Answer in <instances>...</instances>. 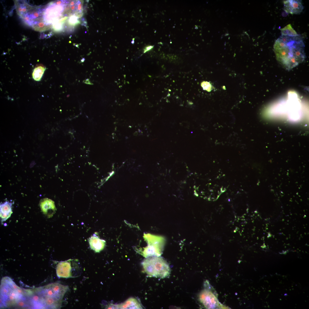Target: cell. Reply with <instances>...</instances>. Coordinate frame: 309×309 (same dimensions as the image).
I'll use <instances>...</instances> for the list:
<instances>
[{
  "instance_id": "5",
  "label": "cell",
  "mask_w": 309,
  "mask_h": 309,
  "mask_svg": "<svg viewBox=\"0 0 309 309\" xmlns=\"http://www.w3.org/2000/svg\"><path fill=\"white\" fill-rule=\"evenodd\" d=\"M81 272V265L77 259L59 262L56 265V274L59 278H76L80 276Z\"/></svg>"
},
{
  "instance_id": "6",
  "label": "cell",
  "mask_w": 309,
  "mask_h": 309,
  "mask_svg": "<svg viewBox=\"0 0 309 309\" xmlns=\"http://www.w3.org/2000/svg\"><path fill=\"white\" fill-rule=\"evenodd\" d=\"M284 9L286 13L297 14L302 11L304 7L300 0H287L284 1Z\"/></svg>"
},
{
  "instance_id": "2",
  "label": "cell",
  "mask_w": 309,
  "mask_h": 309,
  "mask_svg": "<svg viewBox=\"0 0 309 309\" xmlns=\"http://www.w3.org/2000/svg\"><path fill=\"white\" fill-rule=\"evenodd\" d=\"M68 289V286L54 283L29 289L28 305L33 308H59Z\"/></svg>"
},
{
  "instance_id": "1",
  "label": "cell",
  "mask_w": 309,
  "mask_h": 309,
  "mask_svg": "<svg viewBox=\"0 0 309 309\" xmlns=\"http://www.w3.org/2000/svg\"><path fill=\"white\" fill-rule=\"evenodd\" d=\"M304 44L300 35H281L275 41L274 51L276 59L283 67L290 70L305 60Z\"/></svg>"
},
{
  "instance_id": "11",
  "label": "cell",
  "mask_w": 309,
  "mask_h": 309,
  "mask_svg": "<svg viewBox=\"0 0 309 309\" xmlns=\"http://www.w3.org/2000/svg\"><path fill=\"white\" fill-rule=\"evenodd\" d=\"M46 69V67L42 64L37 65L32 73V76L33 79L37 81H40Z\"/></svg>"
},
{
  "instance_id": "13",
  "label": "cell",
  "mask_w": 309,
  "mask_h": 309,
  "mask_svg": "<svg viewBox=\"0 0 309 309\" xmlns=\"http://www.w3.org/2000/svg\"><path fill=\"white\" fill-rule=\"evenodd\" d=\"M201 85L204 90L208 92L211 91L213 89L212 86L209 82L203 81L201 83Z\"/></svg>"
},
{
  "instance_id": "15",
  "label": "cell",
  "mask_w": 309,
  "mask_h": 309,
  "mask_svg": "<svg viewBox=\"0 0 309 309\" xmlns=\"http://www.w3.org/2000/svg\"><path fill=\"white\" fill-rule=\"evenodd\" d=\"M83 82L85 84H88L93 85V83L91 82V81H90V80L89 79H87L85 80H84L83 81Z\"/></svg>"
},
{
  "instance_id": "14",
  "label": "cell",
  "mask_w": 309,
  "mask_h": 309,
  "mask_svg": "<svg viewBox=\"0 0 309 309\" xmlns=\"http://www.w3.org/2000/svg\"><path fill=\"white\" fill-rule=\"evenodd\" d=\"M154 47V45H149L145 47L143 49V54L147 52H148L151 50Z\"/></svg>"
},
{
  "instance_id": "4",
  "label": "cell",
  "mask_w": 309,
  "mask_h": 309,
  "mask_svg": "<svg viewBox=\"0 0 309 309\" xmlns=\"http://www.w3.org/2000/svg\"><path fill=\"white\" fill-rule=\"evenodd\" d=\"M142 265L148 275L163 278L169 276L171 272L167 261L161 256H151L145 259Z\"/></svg>"
},
{
  "instance_id": "10",
  "label": "cell",
  "mask_w": 309,
  "mask_h": 309,
  "mask_svg": "<svg viewBox=\"0 0 309 309\" xmlns=\"http://www.w3.org/2000/svg\"><path fill=\"white\" fill-rule=\"evenodd\" d=\"M117 308L120 309H141L140 303L135 299L132 298L128 299L124 303L116 306Z\"/></svg>"
},
{
  "instance_id": "8",
  "label": "cell",
  "mask_w": 309,
  "mask_h": 309,
  "mask_svg": "<svg viewBox=\"0 0 309 309\" xmlns=\"http://www.w3.org/2000/svg\"><path fill=\"white\" fill-rule=\"evenodd\" d=\"M88 241L91 249L96 253L103 250L105 245V241L100 239L97 236H92L89 238Z\"/></svg>"
},
{
  "instance_id": "16",
  "label": "cell",
  "mask_w": 309,
  "mask_h": 309,
  "mask_svg": "<svg viewBox=\"0 0 309 309\" xmlns=\"http://www.w3.org/2000/svg\"><path fill=\"white\" fill-rule=\"evenodd\" d=\"M134 39H135L134 38H133L132 39V40L131 41V43L132 44H134Z\"/></svg>"
},
{
  "instance_id": "7",
  "label": "cell",
  "mask_w": 309,
  "mask_h": 309,
  "mask_svg": "<svg viewBox=\"0 0 309 309\" xmlns=\"http://www.w3.org/2000/svg\"><path fill=\"white\" fill-rule=\"evenodd\" d=\"M39 205L43 213L48 218L52 217L56 212V209L54 202L51 199H43L41 200Z\"/></svg>"
},
{
  "instance_id": "12",
  "label": "cell",
  "mask_w": 309,
  "mask_h": 309,
  "mask_svg": "<svg viewBox=\"0 0 309 309\" xmlns=\"http://www.w3.org/2000/svg\"><path fill=\"white\" fill-rule=\"evenodd\" d=\"M280 30L282 35L293 37L299 35L290 24Z\"/></svg>"
},
{
  "instance_id": "9",
  "label": "cell",
  "mask_w": 309,
  "mask_h": 309,
  "mask_svg": "<svg viewBox=\"0 0 309 309\" xmlns=\"http://www.w3.org/2000/svg\"><path fill=\"white\" fill-rule=\"evenodd\" d=\"M12 203L9 201H5L0 204V217L2 222L5 221L11 216L13 212Z\"/></svg>"
},
{
  "instance_id": "3",
  "label": "cell",
  "mask_w": 309,
  "mask_h": 309,
  "mask_svg": "<svg viewBox=\"0 0 309 309\" xmlns=\"http://www.w3.org/2000/svg\"><path fill=\"white\" fill-rule=\"evenodd\" d=\"M26 298L25 289L17 286L11 278H3L0 285V308H8L25 304Z\"/></svg>"
}]
</instances>
